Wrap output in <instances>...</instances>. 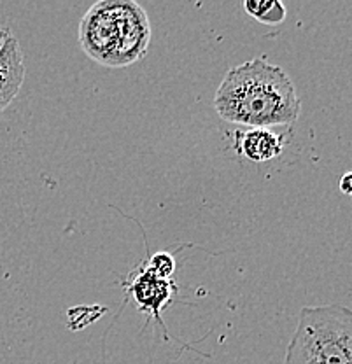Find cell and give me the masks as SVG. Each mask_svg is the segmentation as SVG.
<instances>
[{"label": "cell", "mask_w": 352, "mask_h": 364, "mask_svg": "<svg viewBox=\"0 0 352 364\" xmlns=\"http://www.w3.org/2000/svg\"><path fill=\"white\" fill-rule=\"evenodd\" d=\"M221 119L240 128L289 127L300 117L302 102L282 67L258 56L232 67L214 95Z\"/></svg>", "instance_id": "cell-1"}, {"label": "cell", "mask_w": 352, "mask_h": 364, "mask_svg": "<svg viewBox=\"0 0 352 364\" xmlns=\"http://www.w3.org/2000/svg\"><path fill=\"white\" fill-rule=\"evenodd\" d=\"M79 43L100 65L128 67L142 60L149 49V18L134 0H100L79 23Z\"/></svg>", "instance_id": "cell-2"}, {"label": "cell", "mask_w": 352, "mask_h": 364, "mask_svg": "<svg viewBox=\"0 0 352 364\" xmlns=\"http://www.w3.org/2000/svg\"><path fill=\"white\" fill-rule=\"evenodd\" d=\"M284 364H352V309L304 306Z\"/></svg>", "instance_id": "cell-3"}, {"label": "cell", "mask_w": 352, "mask_h": 364, "mask_svg": "<svg viewBox=\"0 0 352 364\" xmlns=\"http://www.w3.org/2000/svg\"><path fill=\"white\" fill-rule=\"evenodd\" d=\"M124 291L135 299L137 309L146 314L147 321L154 318L165 331L161 312L172 303L174 294L177 293L176 284L170 279H158L141 263V267L124 280Z\"/></svg>", "instance_id": "cell-4"}, {"label": "cell", "mask_w": 352, "mask_h": 364, "mask_svg": "<svg viewBox=\"0 0 352 364\" xmlns=\"http://www.w3.org/2000/svg\"><path fill=\"white\" fill-rule=\"evenodd\" d=\"M287 134H279L274 128H238L235 132L233 147L237 154L249 161L263 163L279 158L287 144Z\"/></svg>", "instance_id": "cell-5"}, {"label": "cell", "mask_w": 352, "mask_h": 364, "mask_svg": "<svg viewBox=\"0 0 352 364\" xmlns=\"http://www.w3.org/2000/svg\"><path fill=\"white\" fill-rule=\"evenodd\" d=\"M25 56L14 36L0 49V114L6 111L20 93L25 81Z\"/></svg>", "instance_id": "cell-6"}, {"label": "cell", "mask_w": 352, "mask_h": 364, "mask_svg": "<svg viewBox=\"0 0 352 364\" xmlns=\"http://www.w3.org/2000/svg\"><path fill=\"white\" fill-rule=\"evenodd\" d=\"M244 9L255 20L270 26L281 25L287 14L286 7L279 0H245Z\"/></svg>", "instance_id": "cell-7"}, {"label": "cell", "mask_w": 352, "mask_h": 364, "mask_svg": "<svg viewBox=\"0 0 352 364\" xmlns=\"http://www.w3.org/2000/svg\"><path fill=\"white\" fill-rule=\"evenodd\" d=\"M142 263L158 279L169 280L176 272V257L166 250H158V252L151 254L149 259L142 261Z\"/></svg>", "instance_id": "cell-8"}, {"label": "cell", "mask_w": 352, "mask_h": 364, "mask_svg": "<svg viewBox=\"0 0 352 364\" xmlns=\"http://www.w3.org/2000/svg\"><path fill=\"white\" fill-rule=\"evenodd\" d=\"M105 312L104 306H74L69 310V326L75 329H82L90 326L95 318H100L102 314Z\"/></svg>", "instance_id": "cell-9"}, {"label": "cell", "mask_w": 352, "mask_h": 364, "mask_svg": "<svg viewBox=\"0 0 352 364\" xmlns=\"http://www.w3.org/2000/svg\"><path fill=\"white\" fill-rule=\"evenodd\" d=\"M340 191H342L343 195L352 196V170L343 173L342 179H340Z\"/></svg>", "instance_id": "cell-10"}, {"label": "cell", "mask_w": 352, "mask_h": 364, "mask_svg": "<svg viewBox=\"0 0 352 364\" xmlns=\"http://www.w3.org/2000/svg\"><path fill=\"white\" fill-rule=\"evenodd\" d=\"M11 37V32L7 28H4L2 25H0V49H2V46L6 44V41Z\"/></svg>", "instance_id": "cell-11"}]
</instances>
